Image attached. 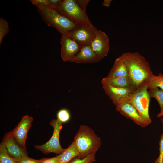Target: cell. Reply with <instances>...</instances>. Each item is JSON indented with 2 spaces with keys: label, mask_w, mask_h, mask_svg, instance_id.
<instances>
[{
  "label": "cell",
  "mask_w": 163,
  "mask_h": 163,
  "mask_svg": "<svg viewBox=\"0 0 163 163\" xmlns=\"http://www.w3.org/2000/svg\"><path fill=\"white\" fill-rule=\"evenodd\" d=\"M120 56L126 66L133 91L146 84L153 75L149 62L139 53L127 52Z\"/></svg>",
  "instance_id": "1"
},
{
  "label": "cell",
  "mask_w": 163,
  "mask_h": 163,
  "mask_svg": "<svg viewBox=\"0 0 163 163\" xmlns=\"http://www.w3.org/2000/svg\"><path fill=\"white\" fill-rule=\"evenodd\" d=\"M79 158H84L97 152L100 148L101 139L94 131L86 125H81L74 138Z\"/></svg>",
  "instance_id": "2"
},
{
  "label": "cell",
  "mask_w": 163,
  "mask_h": 163,
  "mask_svg": "<svg viewBox=\"0 0 163 163\" xmlns=\"http://www.w3.org/2000/svg\"><path fill=\"white\" fill-rule=\"evenodd\" d=\"M37 7L43 20L49 26L56 28L62 35L66 34L77 25L56 8L44 6H38Z\"/></svg>",
  "instance_id": "3"
},
{
  "label": "cell",
  "mask_w": 163,
  "mask_h": 163,
  "mask_svg": "<svg viewBox=\"0 0 163 163\" xmlns=\"http://www.w3.org/2000/svg\"><path fill=\"white\" fill-rule=\"evenodd\" d=\"M56 9L77 25H93L86 13L82 10L75 0H60Z\"/></svg>",
  "instance_id": "4"
},
{
  "label": "cell",
  "mask_w": 163,
  "mask_h": 163,
  "mask_svg": "<svg viewBox=\"0 0 163 163\" xmlns=\"http://www.w3.org/2000/svg\"><path fill=\"white\" fill-rule=\"evenodd\" d=\"M148 90L145 84L133 91L127 100L142 117L151 123L149 111L151 98Z\"/></svg>",
  "instance_id": "5"
},
{
  "label": "cell",
  "mask_w": 163,
  "mask_h": 163,
  "mask_svg": "<svg viewBox=\"0 0 163 163\" xmlns=\"http://www.w3.org/2000/svg\"><path fill=\"white\" fill-rule=\"evenodd\" d=\"M49 124L53 127V135L46 142L41 145H35V148L45 154L53 153L57 154H61L65 149L62 148L59 141V136L62 128V123L57 119H53Z\"/></svg>",
  "instance_id": "6"
},
{
  "label": "cell",
  "mask_w": 163,
  "mask_h": 163,
  "mask_svg": "<svg viewBox=\"0 0 163 163\" xmlns=\"http://www.w3.org/2000/svg\"><path fill=\"white\" fill-rule=\"evenodd\" d=\"M97 30L96 27L93 25H77L65 35L75 40L82 47L90 45Z\"/></svg>",
  "instance_id": "7"
},
{
  "label": "cell",
  "mask_w": 163,
  "mask_h": 163,
  "mask_svg": "<svg viewBox=\"0 0 163 163\" xmlns=\"http://www.w3.org/2000/svg\"><path fill=\"white\" fill-rule=\"evenodd\" d=\"M116 110L122 115L131 119L140 126L144 128L151 122L142 117L135 107L127 100L115 106Z\"/></svg>",
  "instance_id": "8"
},
{
  "label": "cell",
  "mask_w": 163,
  "mask_h": 163,
  "mask_svg": "<svg viewBox=\"0 0 163 163\" xmlns=\"http://www.w3.org/2000/svg\"><path fill=\"white\" fill-rule=\"evenodd\" d=\"M1 142L4 146L8 154L18 162L27 156L26 150L21 147L16 142L12 131L5 135Z\"/></svg>",
  "instance_id": "9"
},
{
  "label": "cell",
  "mask_w": 163,
  "mask_h": 163,
  "mask_svg": "<svg viewBox=\"0 0 163 163\" xmlns=\"http://www.w3.org/2000/svg\"><path fill=\"white\" fill-rule=\"evenodd\" d=\"M33 121V117L28 115H25L23 117L17 125L12 131L16 142L25 150V142L27 134L32 126Z\"/></svg>",
  "instance_id": "10"
},
{
  "label": "cell",
  "mask_w": 163,
  "mask_h": 163,
  "mask_svg": "<svg viewBox=\"0 0 163 163\" xmlns=\"http://www.w3.org/2000/svg\"><path fill=\"white\" fill-rule=\"evenodd\" d=\"M61 56L65 62L68 61L77 55L81 47L74 40L66 35L60 39Z\"/></svg>",
  "instance_id": "11"
},
{
  "label": "cell",
  "mask_w": 163,
  "mask_h": 163,
  "mask_svg": "<svg viewBox=\"0 0 163 163\" xmlns=\"http://www.w3.org/2000/svg\"><path fill=\"white\" fill-rule=\"evenodd\" d=\"M109 44L107 35L104 32L97 30L95 37L90 46L93 51L102 59L108 54Z\"/></svg>",
  "instance_id": "12"
},
{
  "label": "cell",
  "mask_w": 163,
  "mask_h": 163,
  "mask_svg": "<svg viewBox=\"0 0 163 163\" xmlns=\"http://www.w3.org/2000/svg\"><path fill=\"white\" fill-rule=\"evenodd\" d=\"M103 89L105 93L112 101L115 106L121 102L127 100L133 92L128 88H120L111 86L101 82Z\"/></svg>",
  "instance_id": "13"
},
{
  "label": "cell",
  "mask_w": 163,
  "mask_h": 163,
  "mask_svg": "<svg viewBox=\"0 0 163 163\" xmlns=\"http://www.w3.org/2000/svg\"><path fill=\"white\" fill-rule=\"evenodd\" d=\"M101 59L92 49L90 45L81 47L78 53L69 61L78 63H95L99 62Z\"/></svg>",
  "instance_id": "14"
},
{
  "label": "cell",
  "mask_w": 163,
  "mask_h": 163,
  "mask_svg": "<svg viewBox=\"0 0 163 163\" xmlns=\"http://www.w3.org/2000/svg\"><path fill=\"white\" fill-rule=\"evenodd\" d=\"M107 76L111 77H128L126 66L120 56L115 60Z\"/></svg>",
  "instance_id": "15"
},
{
  "label": "cell",
  "mask_w": 163,
  "mask_h": 163,
  "mask_svg": "<svg viewBox=\"0 0 163 163\" xmlns=\"http://www.w3.org/2000/svg\"><path fill=\"white\" fill-rule=\"evenodd\" d=\"M101 82L115 87L128 88L132 90L131 81L129 77H111L107 76L103 78Z\"/></svg>",
  "instance_id": "16"
},
{
  "label": "cell",
  "mask_w": 163,
  "mask_h": 163,
  "mask_svg": "<svg viewBox=\"0 0 163 163\" xmlns=\"http://www.w3.org/2000/svg\"><path fill=\"white\" fill-rule=\"evenodd\" d=\"M58 156L57 163H68L74 158L79 157V152L74 141Z\"/></svg>",
  "instance_id": "17"
},
{
  "label": "cell",
  "mask_w": 163,
  "mask_h": 163,
  "mask_svg": "<svg viewBox=\"0 0 163 163\" xmlns=\"http://www.w3.org/2000/svg\"><path fill=\"white\" fill-rule=\"evenodd\" d=\"M145 84L148 90L156 87L163 89V75L161 73L158 75L153 74Z\"/></svg>",
  "instance_id": "18"
},
{
  "label": "cell",
  "mask_w": 163,
  "mask_h": 163,
  "mask_svg": "<svg viewBox=\"0 0 163 163\" xmlns=\"http://www.w3.org/2000/svg\"><path fill=\"white\" fill-rule=\"evenodd\" d=\"M149 90L148 92L150 98L155 99L159 105L160 111L163 110V89L156 87Z\"/></svg>",
  "instance_id": "19"
},
{
  "label": "cell",
  "mask_w": 163,
  "mask_h": 163,
  "mask_svg": "<svg viewBox=\"0 0 163 163\" xmlns=\"http://www.w3.org/2000/svg\"><path fill=\"white\" fill-rule=\"evenodd\" d=\"M18 161L10 156L1 142L0 145V163H18Z\"/></svg>",
  "instance_id": "20"
},
{
  "label": "cell",
  "mask_w": 163,
  "mask_h": 163,
  "mask_svg": "<svg viewBox=\"0 0 163 163\" xmlns=\"http://www.w3.org/2000/svg\"><path fill=\"white\" fill-rule=\"evenodd\" d=\"M96 152H93L83 158L75 157L68 163H93L95 161Z\"/></svg>",
  "instance_id": "21"
},
{
  "label": "cell",
  "mask_w": 163,
  "mask_h": 163,
  "mask_svg": "<svg viewBox=\"0 0 163 163\" xmlns=\"http://www.w3.org/2000/svg\"><path fill=\"white\" fill-rule=\"evenodd\" d=\"M57 119L62 123L68 122L71 119V114L67 109L62 108L59 110L57 113Z\"/></svg>",
  "instance_id": "22"
},
{
  "label": "cell",
  "mask_w": 163,
  "mask_h": 163,
  "mask_svg": "<svg viewBox=\"0 0 163 163\" xmlns=\"http://www.w3.org/2000/svg\"><path fill=\"white\" fill-rule=\"evenodd\" d=\"M9 31V23L2 17L0 18V44L5 36Z\"/></svg>",
  "instance_id": "23"
},
{
  "label": "cell",
  "mask_w": 163,
  "mask_h": 163,
  "mask_svg": "<svg viewBox=\"0 0 163 163\" xmlns=\"http://www.w3.org/2000/svg\"><path fill=\"white\" fill-rule=\"evenodd\" d=\"M159 153L158 158L155 161V163H162L163 158V133L161 135L159 142Z\"/></svg>",
  "instance_id": "24"
},
{
  "label": "cell",
  "mask_w": 163,
  "mask_h": 163,
  "mask_svg": "<svg viewBox=\"0 0 163 163\" xmlns=\"http://www.w3.org/2000/svg\"><path fill=\"white\" fill-rule=\"evenodd\" d=\"M30 1L36 7L44 6L50 7L48 0H30Z\"/></svg>",
  "instance_id": "25"
},
{
  "label": "cell",
  "mask_w": 163,
  "mask_h": 163,
  "mask_svg": "<svg viewBox=\"0 0 163 163\" xmlns=\"http://www.w3.org/2000/svg\"><path fill=\"white\" fill-rule=\"evenodd\" d=\"M75 1L82 10L86 13L87 6L89 2V0H75Z\"/></svg>",
  "instance_id": "26"
},
{
  "label": "cell",
  "mask_w": 163,
  "mask_h": 163,
  "mask_svg": "<svg viewBox=\"0 0 163 163\" xmlns=\"http://www.w3.org/2000/svg\"><path fill=\"white\" fill-rule=\"evenodd\" d=\"M40 160H36L29 158L27 156L23 158L18 163H40Z\"/></svg>",
  "instance_id": "27"
},
{
  "label": "cell",
  "mask_w": 163,
  "mask_h": 163,
  "mask_svg": "<svg viewBox=\"0 0 163 163\" xmlns=\"http://www.w3.org/2000/svg\"><path fill=\"white\" fill-rule=\"evenodd\" d=\"M58 157H56L49 158H43L40 159V163H57Z\"/></svg>",
  "instance_id": "28"
},
{
  "label": "cell",
  "mask_w": 163,
  "mask_h": 163,
  "mask_svg": "<svg viewBox=\"0 0 163 163\" xmlns=\"http://www.w3.org/2000/svg\"><path fill=\"white\" fill-rule=\"evenodd\" d=\"M112 1V0H104L102 3V5L105 7H108L110 5Z\"/></svg>",
  "instance_id": "29"
},
{
  "label": "cell",
  "mask_w": 163,
  "mask_h": 163,
  "mask_svg": "<svg viewBox=\"0 0 163 163\" xmlns=\"http://www.w3.org/2000/svg\"><path fill=\"white\" fill-rule=\"evenodd\" d=\"M157 117H160L163 116V110L160 111V113L157 115Z\"/></svg>",
  "instance_id": "30"
},
{
  "label": "cell",
  "mask_w": 163,
  "mask_h": 163,
  "mask_svg": "<svg viewBox=\"0 0 163 163\" xmlns=\"http://www.w3.org/2000/svg\"><path fill=\"white\" fill-rule=\"evenodd\" d=\"M161 121L162 122V124H163V118H161Z\"/></svg>",
  "instance_id": "31"
},
{
  "label": "cell",
  "mask_w": 163,
  "mask_h": 163,
  "mask_svg": "<svg viewBox=\"0 0 163 163\" xmlns=\"http://www.w3.org/2000/svg\"><path fill=\"white\" fill-rule=\"evenodd\" d=\"M162 163H163V160H162Z\"/></svg>",
  "instance_id": "32"
}]
</instances>
